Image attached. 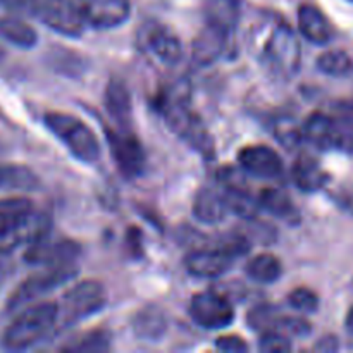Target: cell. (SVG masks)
I'll list each match as a JSON object with an SVG mask.
<instances>
[{"label": "cell", "mask_w": 353, "mask_h": 353, "mask_svg": "<svg viewBox=\"0 0 353 353\" xmlns=\"http://www.w3.org/2000/svg\"><path fill=\"white\" fill-rule=\"evenodd\" d=\"M79 245L68 238L52 236L50 233L43 234L38 240L28 245L24 261L31 265H57L71 264L79 255Z\"/></svg>", "instance_id": "cell-12"}, {"label": "cell", "mask_w": 353, "mask_h": 353, "mask_svg": "<svg viewBox=\"0 0 353 353\" xmlns=\"http://www.w3.org/2000/svg\"><path fill=\"white\" fill-rule=\"evenodd\" d=\"M293 181L302 192L314 193L323 190L330 181V174L323 169V165L310 155H302L293 165Z\"/></svg>", "instance_id": "cell-19"}, {"label": "cell", "mask_w": 353, "mask_h": 353, "mask_svg": "<svg viewBox=\"0 0 353 353\" xmlns=\"http://www.w3.org/2000/svg\"><path fill=\"white\" fill-rule=\"evenodd\" d=\"M38 186V178L31 169L24 165L0 164V192L2 190H34Z\"/></svg>", "instance_id": "cell-26"}, {"label": "cell", "mask_w": 353, "mask_h": 353, "mask_svg": "<svg viewBox=\"0 0 353 353\" xmlns=\"http://www.w3.org/2000/svg\"><path fill=\"white\" fill-rule=\"evenodd\" d=\"M228 40V28L216 21H207L205 26L196 33L192 47V59L196 65L205 68L214 64L224 52Z\"/></svg>", "instance_id": "cell-15"}, {"label": "cell", "mask_w": 353, "mask_h": 353, "mask_svg": "<svg viewBox=\"0 0 353 353\" xmlns=\"http://www.w3.org/2000/svg\"><path fill=\"white\" fill-rule=\"evenodd\" d=\"M265 57L278 74L292 78L300 68V41L288 24H279L272 31L265 47Z\"/></svg>", "instance_id": "cell-8"}, {"label": "cell", "mask_w": 353, "mask_h": 353, "mask_svg": "<svg viewBox=\"0 0 353 353\" xmlns=\"http://www.w3.org/2000/svg\"><path fill=\"white\" fill-rule=\"evenodd\" d=\"M57 323V303L40 302L26 307L16 316L2 336V347L9 352H23L43 340Z\"/></svg>", "instance_id": "cell-2"}, {"label": "cell", "mask_w": 353, "mask_h": 353, "mask_svg": "<svg viewBox=\"0 0 353 353\" xmlns=\"http://www.w3.org/2000/svg\"><path fill=\"white\" fill-rule=\"evenodd\" d=\"M299 28L303 37L316 45L327 43L333 34L326 16L310 3H303L299 9Z\"/></svg>", "instance_id": "cell-20"}, {"label": "cell", "mask_w": 353, "mask_h": 353, "mask_svg": "<svg viewBox=\"0 0 353 353\" xmlns=\"http://www.w3.org/2000/svg\"><path fill=\"white\" fill-rule=\"evenodd\" d=\"M274 331L285 334V336H309L312 333V326H310L309 321L302 319V317L295 316H278L276 321Z\"/></svg>", "instance_id": "cell-34"}, {"label": "cell", "mask_w": 353, "mask_h": 353, "mask_svg": "<svg viewBox=\"0 0 353 353\" xmlns=\"http://www.w3.org/2000/svg\"><path fill=\"white\" fill-rule=\"evenodd\" d=\"M190 316L205 330H224L234 321V309L226 296L216 292H200L192 299Z\"/></svg>", "instance_id": "cell-10"}, {"label": "cell", "mask_w": 353, "mask_h": 353, "mask_svg": "<svg viewBox=\"0 0 353 353\" xmlns=\"http://www.w3.org/2000/svg\"><path fill=\"white\" fill-rule=\"evenodd\" d=\"M140 231L137 230V228H131V231H130V247L133 248V254H137V255H140L141 254V240H140Z\"/></svg>", "instance_id": "cell-40"}, {"label": "cell", "mask_w": 353, "mask_h": 353, "mask_svg": "<svg viewBox=\"0 0 353 353\" xmlns=\"http://www.w3.org/2000/svg\"><path fill=\"white\" fill-rule=\"evenodd\" d=\"M350 2H353V0H350Z\"/></svg>", "instance_id": "cell-43"}, {"label": "cell", "mask_w": 353, "mask_h": 353, "mask_svg": "<svg viewBox=\"0 0 353 353\" xmlns=\"http://www.w3.org/2000/svg\"><path fill=\"white\" fill-rule=\"evenodd\" d=\"M238 162H240V168L245 172L264 179L279 178L285 171L278 152L271 147H265V145L245 147L238 154Z\"/></svg>", "instance_id": "cell-14"}, {"label": "cell", "mask_w": 353, "mask_h": 353, "mask_svg": "<svg viewBox=\"0 0 353 353\" xmlns=\"http://www.w3.org/2000/svg\"><path fill=\"white\" fill-rule=\"evenodd\" d=\"M223 196L228 210L234 212L236 216L243 217V219H255L257 212L261 210L259 199H255L248 188L224 190Z\"/></svg>", "instance_id": "cell-28"}, {"label": "cell", "mask_w": 353, "mask_h": 353, "mask_svg": "<svg viewBox=\"0 0 353 353\" xmlns=\"http://www.w3.org/2000/svg\"><path fill=\"white\" fill-rule=\"evenodd\" d=\"M140 45L145 52L168 65L178 64L183 59V45L171 28L161 23H145L140 31Z\"/></svg>", "instance_id": "cell-11"}, {"label": "cell", "mask_w": 353, "mask_h": 353, "mask_svg": "<svg viewBox=\"0 0 353 353\" xmlns=\"http://www.w3.org/2000/svg\"><path fill=\"white\" fill-rule=\"evenodd\" d=\"M33 209V202L24 199V196H12V199L0 200V226L26 216Z\"/></svg>", "instance_id": "cell-33"}, {"label": "cell", "mask_w": 353, "mask_h": 353, "mask_svg": "<svg viewBox=\"0 0 353 353\" xmlns=\"http://www.w3.org/2000/svg\"><path fill=\"white\" fill-rule=\"evenodd\" d=\"M216 348L226 353H241L248 350L247 341L241 340L236 334H226V336H219L216 340Z\"/></svg>", "instance_id": "cell-37"}, {"label": "cell", "mask_w": 353, "mask_h": 353, "mask_svg": "<svg viewBox=\"0 0 353 353\" xmlns=\"http://www.w3.org/2000/svg\"><path fill=\"white\" fill-rule=\"evenodd\" d=\"M333 119V148L353 152V112H341Z\"/></svg>", "instance_id": "cell-31"}, {"label": "cell", "mask_w": 353, "mask_h": 353, "mask_svg": "<svg viewBox=\"0 0 353 353\" xmlns=\"http://www.w3.org/2000/svg\"><path fill=\"white\" fill-rule=\"evenodd\" d=\"M10 274V264L7 261H3V259H0V286L6 283V279L9 278Z\"/></svg>", "instance_id": "cell-41"}, {"label": "cell", "mask_w": 353, "mask_h": 353, "mask_svg": "<svg viewBox=\"0 0 353 353\" xmlns=\"http://www.w3.org/2000/svg\"><path fill=\"white\" fill-rule=\"evenodd\" d=\"M105 110L110 119L116 123V128L121 130H131V119H133V105H131V95L126 83L123 79L112 78L105 86Z\"/></svg>", "instance_id": "cell-17"}, {"label": "cell", "mask_w": 353, "mask_h": 353, "mask_svg": "<svg viewBox=\"0 0 353 353\" xmlns=\"http://www.w3.org/2000/svg\"><path fill=\"white\" fill-rule=\"evenodd\" d=\"M107 295L102 283L86 279L71 286L62 295L61 303H57V323L55 326L68 327L78 321L92 317L105 307Z\"/></svg>", "instance_id": "cell-4"}, {"label": "cell", "mask_w": 353, "mask_h": 353, "mask_svg": "<svg viewBox=\"0 0 353 353\" xmlns=\"http://www.w3.org/2000/svg\"><path fill=\"white\" fill-rule=\"evenodd\" d=\"M292 340L278 331H264L259 340V350L264 353H286L292 352Z\"/></svg>", "instance_id": "cell-36"}, {"label": "cell", "mask_w": 353, "mask_h": 353, "mask_svg": "<svg viewBox=\"0 0 353 353\" xmlns=\"http://www.w3.org/2000/svg\"><path fill=\"white\" fill-rule=\"evenodd\" d=\"M162 116L168 126L195 152L202 157L212 159L216 155L214 138L207 130L205 123L200 119L199 114L193 112L186 103V97L183 93L164 92L157 102Z\"/></svg>", "instance_id": "cell-1"}, {"label": "cell", "mask_w": 353, "mask_h": 353, "mask_svg": "<svg viewBox=\"0 0 353 353\" xmlns=\"http://www.w3.org/2000/svg\"><path fill=\"white\" fill-rule=\"evenodd\" d=\"M234 257H231L226 250L217 248H199L186 255L185 265L188 272L195 278L214 279L226 274L228 269L233 265Z\"/></svg>", "instance_id": "cell-16"}, {"label": "cell", "mask_w": 353, "mask_h": 353, "mask_svg": "<svg viewBox=\"0 0 353 353\" xmlns=\"http://www.w3.org/2000/svg\"><path fill=\"white\" fill-rule=\"evenodd\" d=\"M279 314L276 309L269 303H262V305L254 307L248 312L247 323L250 330L257 331V333H264V331H274L276 321H278Z\"/></svg>", "instance_id": "cell-32"}, {"label": "cell", "mask_w": 353, "mask_h": 353, "mask_svg": "<svg viewBox=\"0 0 353 353\" xmlns=\"http://www.w3.org/2000/svg\"><path fill=\"white\" fill-rule=\"evenodd\" d=\"M0 34L19 48H33L38 41L37 31L19 17L0 19Z\"/></svg>", "instance_id": "cell-24"}, {"label": "cell", "mask_w": 353, "mask_h": 353, "mask_svg": "<svg viewBox=\"0 0 353 353\" xmlns=\"http://www.w3.org/2000/svg\"><path fill=\"white\" fill-rule=\"evenodd\" d=\"M345 324H347V330L353 334V307L348 310V316H347V321H345Z\"/></svg>", "instance_id": "cell-42"}, {"label": "cell", "mask_w": 353, "mask_h": 353, "mask_svg": "<svg viewBox=\"0 0 353 353\" xmlns=\"http://www.w3.org/2000/svg\"><path fill=\"white\" fill-rule=\"evenodd\" d=\"M52 231V216L45 210H31L26 216L0 226V257L23 245H30Z\"/></svg>", "instance_id": "cell-7"}, {"label": "cell", "mask_w": 353, "mask_h": 353, "mask_svg": "<svg viewBox=\"0 0 353 353\" xmlns=\"http://www.w3.org/2000/svg\"><path fill=\"white\" fill-rule=\"evenodd\" d=\"M317 68L327 76H334V78H341L347 76L353 69V61L350 55L343 50H330L324 52L319 59H317Z\"/></svg>", "instance_id": "cell-30"}, {"label": "cell", "mask_w": 353, "mask_h": 353, "mask_svg": "<svg viewBox=\"0 0 353 353\" xmlns=\"http://www.w3.org/2000/svg\"><path fill=\"white\" fill-rule=\"evenodd\" d=\"M336 202L343 207L345 210L353 214V188H343L336 195Z\"/></svg>", "instance_id": "cell-39"}, {"label": "cell", "mask_w": 353, "mask_h": 353, "mask_svg": "<svg viewBox=\"0 0 353 353\" xmlns=\"http://www.w3.org/2000/svg\"><path fill=\"white\" fill-rule=\"evenodd\" d=\"M76 274H78V268L72 262L71 264L45 265L43 271L31 274L14 290L12 295L7 300V312H16L23 307L30 305L37 299H41L47 293L57 290L59 286L72 281Z\"/></svg>", "instance_id": "cell-5"}, {"label": "cell", "mask_w": 353, "mask_h": 353, "mask_svg": "<svg viewBox=\"0 0 353 353\" xmlns=\"http://www.w3.org/2000/svg\"><path fill=\"white\" fill-rule=\"evenodd\" d=\"M259 199V205L261 209H265L271 212L272 216L285 219L288 223H296L299 221V210L293 205L292 199L286 192L279 188H265L262 190Z\"/></svg>", "instance_id": "cell-23"}, {"label": "cell", "mask_w": 353, "mask_h": 353, "mask_svg": "<svg viewBox=\"0 0 353 353\" xmlns=\"http://www.w3.org/2000/svg\"><path fill=\"white\" fill-rule=\"evenodd\" d=\"M228 212L224 196L217 190L203 186L199 190L193 202V214L203 224H217L224 219Z\"/></svg>", "instance_id": "cell-21"}, {"label": "cell", "mask_w": 353, "mask_h": 353, "mask_svg": "<svg viewBox=\"0 0 353 353\" xmlns=\"http://www.w3.org/2000/svg\"><path fill=\"white\" fill-rule=\"evenodd\" d=\"M48 130L65 145L78 161L95 164L102 155L95 133L78 117L65 112H47L43 117Z\"/></svg>", "instance_id": "cell-3"}, {"label": "cell", "mask_w": 353, "mask_h": 353, "mask_svg": "<svg viewBox=\"0 0 353 353\" xmlns=\"http://www.w3.org/2000/svg\"><path fill=\"white\" fill-rule=\"evenodd\" d=\"M272 131H274L276 140L288 150L299 147L300 141L303 140L302 126L292 116L276 117L274 123H272Z\"/></svg>", "instance_id": "cell-29"}, {"label": "cell", "mask_w": 353, "mask_h": 353, "mask_svg": "<svg viewBox=\"0 0 353 353\" xmlns=\"http://www.w3.org/2000/svg\"><path fill=\"white\" fill-rule=\"evenodd\" d=\"M247 274L254 281L262 285H271L276 283L283 274V264L278 257L271 254H261L250 259L247 264Z\"/></svg>", "instance_id": "cell-25"}, {"label": "cell", "mask_w": 353, "mask_h": 353, "mask_svg": "<svg viewBox=\"0 0 353 353\" xmlns=\"http://www.w3.org/2000/svg\"><path fill=\"white\" fill-rule=\"evenodd\" d=\"M340 348V343H338V338L333 336V334H327V336H323L316 345H314V350L323 352V353H334Z\"/></svg>", "instance_id": "cell-38"}, {"label": "cell", "mask_w": 353, "mask_h": 353, "mask_svg": "<svg viewBox=\"0 0 353 353\" xmlns=\"http://www.w3.org/2000/svg\"><path fill=\"white\" fill-rule=\"evenodd\" d=\"M112 336L107 330H95L74 338L61 348L62 352L69 353H102L110 348Z\"/></svg>", "instance_id": "cell-27"}, {"label": "cell", "mask_w": 353, "mask_h": 353, "mask_svg": "<svg viewBox=\"0 0 353 353\" xmlns=\"http://www.w3.org/2000/svg\"><path fill=\"white\" fill-rule=\"evenodd\" d=\"M76 6L85 24L95 30L117 28L131 16L130 0H76Z\"/></svg>", "instance_id": "cell-13"}, {"label": "cell", "mask_w": 353, "mask_h": 353, "mask_svg": "<svg viewBox=\"0 0 353 353\" xmlns=\"http://www.w3.org/2000/svg\"><path fill=\"white\" fill-rule=\"evenodd\" d=\"M303 140L319 150L333 148V119L323 112H314L302 126Z\"/></svg>", "instance_id": "cell-22"}, {"label": "cell", "mask_w": 353, "mask_h": 353, "mask_svg": "<svg viewBox=\"0 0 353 353\" xmlns=\"http://www.w3.org/2000/svg\"><path fill=\"white\" fill-rule=\"evenodd\" d=\"M28 16L37 17L64 37H79L86 26L72 0H30Z\"/></svg>", "instance_id": "cell-6"}, {"label": "cell", "mask_w": 353, "mask_h": 353, "mask_svg": "<svg viewBox=\"0 0 353 353\" xmlns=\"http://www.w3.org/2000/svg\"><path fill=\"white\" fill-rule=\"evenodd\" d=\"M288 302L299 312L312 314L319 309V296L309 288H295L288 295Z\"/></svg>", "instance_id": "cell-35"}, {"label": "cell", "mask_w": 353, "mask_h": 353, "mask_svg": "<svg viewBox=\"0 0 353 353\" xmlns=\"http://www.w3.org/2000/svg\"><path fill=\"white\" fill-rule=\"evenodd\" d=\"M168 331V317L165 312L157 305H147L137 312L133 317V333L140 340L157 341Z\"/></svg>", "instance_id": "cell-18"}, {"label": "cell", "mask_w": 353, "mask_h": 353, "mask_svg": "<svg viewBox=\"0 0 353 353\" xmlns=\"http://www.w3.org/2000/svg\"><path fill=\"white\" fill-rule=\"evenodd\" d=\"M105 138L117 169L126 178H137L145 171V150L131 130L107 128Z\"/></svg>", "instance_id": "cell-9"}]
</instances>
